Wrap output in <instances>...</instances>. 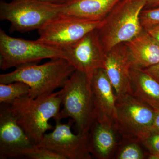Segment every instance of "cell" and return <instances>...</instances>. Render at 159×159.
Returning a JSON list of instances; mask_svg holds the SVG:
<instances>
[{
    "label": "cell",
    "instance_id": "20",
    "mask_svg": "<svg viewBox=\"0 0 159 159\" xmlns=\"http://www.w3.org/2000/svg\"><path fill=\"white\" fill-rule=\"evenodd\" d=\"M31 159H66L61 155L44 147L35 145L21 152L20 157Z\"/></svg>",
    "mask_w": 159,
    "mask_h": 159
},
{
    "label": "cell",
    "instance_id": "21",
    "mask_svg": "<svg viewBox=\"0 0 159 159\" xmlns=\"http://www.w3.org/2000/svg\"><path fill=\"white\" fill-rule=\"evenodd\" d=\"M141 143L149 152L148 158L159 159V132H150Z\"/></svg>",
    "mask_w": 159,
    "mask_h": 159
},
{
    "label": "cell",
    "instance_id": "13",
    "mask_svg": "<svg viewBox=\"0 0 159 159\" xmlns=\"http://www.w3.org/2000/svg\"><path fill=\"white\" fill-rule=\"evenodd\" d=\"M91 82L96 120L115 126L116 96L104 68L94 72Z\"/></svg>",
    "mask_w": 159,
    "mask_h": 159
},
{
    "label": "cell",
    "instance_id": "3",
    "mask_svg": "<svg viewBox=\"0 0 159 159\" xmlns=\"http://www.w3.org/2000/svg\"><path fill=\"white\" fill-rule=\"evenodd\" d=\"M60 91L63 108L56 119L71 118L77 133L88 134L96 121L91 78L76 70Z\"/></svg>",
    "mask_w": 159,
    "mask_h": 159
},
{
    "label": "cell",
    "instance_id": "4",
    "mask_svg": "<svg viewBox=\"0 0 159 159\" xmlns=\"http://www.w3.org/2000/svg\"><path fill=\"white\" fill-rule=\"evenodd\" d=\"M145 0H121L110 11L97 29L106 53L114 47L129 41L143 30L140 15Z\"/></svg>",
    "mask_w": 159,
    "mask_h": 159
},
{
    "label": "cell",
    "instance_id": "16",
    "mask_svg": "<svg viewBox=\"0 0 159 159\" xmlns=\"http://www.w3.org/2000/svg\"><path fill=\"white\" fill-rule=\"evenodd\" d=\"M121 0H64L62 14L102 21Z\"/></svg>",
    "mask_w": 159,
    "mask_h": 159
},
{
    "label": "cell",
    "instance_id": "5",
    "mask_svg": "<svg viewBox=\"0 0 159 159\" xmlns=\"http://www.w3.org/2000/svg\"><path fill=\"white\" fill-rule=\"evenodd\" d=\"M65 5L39 0L0 2V20L11 23L10 30L21 33L39 30L46 23L63 13Z\"/></svg>",
    "mask_w": 159,
    "mask_h": 159
},
{
    "label": "cell",
    "instance_id": "9",
    "mask_svg": "<svg viewBox=\"0 0 159 159\" xmlns=\"http://www.w3.org/2000/svg\"><path fill=\"white\" fill-rule=\"evenodd\" d=\"M55 126L51 132L46 133L35 145L49 148L61 155L66 159H91L89 148V134H74L71 131L74 122L70 119L66 123L56 119Z\"/></svg>",
    "mask_w": 159,
    "mask_h": 159
},
{
    "label": "cell",
    "instance_id": "26",
    "mask_svg": "<svg viewBox=\"0 0 159 159\" xmlns=\"http://www.w3.org/2000/svg\"><path fill=\"white\" fill-rule=\"evenodd\" d=\"M159 6V0H145L144 9H150Z\"/></svg>",
    "mask_w": 159,
    "mask_h": 159
},
{
    "label": "cell",
    "instance_id": "25",
    "mask_svg": "<svg viewBox=\"0 0 159 159\" xmlns=\"http://www.w3.org/2000/svg\"><path fill=\"white\" fill-rule=\"evenodd\" d=\"M146 31L159 43V25L152 27Z\"/></svg>",
    "mask_w": 159,
    "mask_h": 159
},
{
    "label": "cell",
    "instance_id": "1",
    "mask_svg": "<svg viewBox=\"0 0 159 159\" xmlns=\"http://www.w3.org/2000/svg\"><path fill=\"white\" fill-rule=\"evenodd\" d=\"M31 142L36 145L54 127L49 123L57 118L61 105V91L35 98L24 96L5 104Z\"/></svg>",
    "mask_w": 159,
    "mask_h": 159
},
{
    "label": "cell",
    "instance_id": "6",
    "mask_svg": "<svg viewBox=\"0 0 159 159\" xmlns=\"http://www.w3.org/2000/svg\"><path fill=\"white\" fill-rule=\"evenodd\" d=\"M63 57V52L58 48L35 40L9 36L0 29V68L6 70L12 67L36 63L45 59Z\"/></svg>",
    "mask_w": 159,
    "mask_h": 159
},
{
    "label": "cell",
    "instance_id": "11",
    "mask_svg": "<svg viewBox=\"0 0 159 159\" xmlns=\"http://www.w3.org/2000/svg\"><path fill=\"white\" fill-rule=\"evenodd\" d=\"M132 66L125 43L117 45L106 53L104 69L117 98L132 95L130 70Z\"/></svg>",
    "mask_w": 159,
    "mask_h": 159
},
{
    "label": "cell",
    "instance_id": "15",
    "mask_svg": "<svg viewBox=\"0 0 159 159\" xmlns=\"http://www.w3.org/2000/svg\"><path fill=\"white\" fill-rule=\"evenodd\" d=\"M125 44L133 66L145 69L159 62V43L145 29Z\"/></svg>",
    "mask_w": 159,
    "mask_h": 159
},
{
    "label": "cell",
    "instance_id": "24",
    "mask_svg": "<svg viewBox=\"0 0 159 159\" xmlns=\"http://www.w3.org/2000/svg\"><path fill=\"white\" fill-rule=\"evenodd\" d=\"M151 131L159 132V110L155 111L154 117L151 130Z\"/></svg>",
    "mask_w": 159,
    "mask_h": 159
},
{
    "label": "cell",
    "instance_id": "18",
    "mask_svg": "<svg viewBox=\"0 0 159 159\" xmlns=\"http://www.w3.org/2000/svg\"><path fill=\"white\" fill-rule=\"evenodd\" d=\"M141 144L138 140L122 138L113 159H144L148 157V154L143 150Z\"/></svg>",
    "mask_w": 159,
    "mask_h": 159
},
{
    "label": "cell",
    "instance_id": "7",
    "mask_svg": "<svg viewBox=\"0 0 159 159\" xmlns=\"http://www.w3.org/2000/svg\"><path fill=\"white\" fill-rule=\"evenodd\" d=\"M115 126L122 138L141 142L150 133L155 111L131 94L116 97Z\"/></svg>",
    "mask_w": 159,
    "mask_h": 159
},
{
    "label": "cell",
    "instance_id": "8",
    "mask_svg": "<svg viewBox=\"0 0 159 159\" xmlns=\"http://www.w3.org/2000/svg\"><path fill=\"white\" fill-rule=\"evenodd\" d=\"M102 23L103 20L61 14L38 30L39 37L37 40L62 49L77 42L89 32L99 29Z\"/></svg>",
    "mask_w": 159,
    "mask_h": 159
},
{
    "label": "cell",
    "instance_id": "2",
    "mask_svg": "<svg viewBox=\"0 0 159 159\" xmlns=\"http://www.w3.org/2000/svg\"><path fill=\"white\" fill-rule=\"evenodd\" d=\"M75 70L65 58H54L43 64L25 65L17 67L10 73L1 74L0 83H25L30 87L29 97L35 98L62 88Z\"/></svg>",
    "mask_w": 159,
    "mask_h": 159
},
{
    "label": "cell",
    "instance_id": "23",
    "mask_svg": "<svg viewBox=\"0 0 159 159\" xmlns=\"http://www.w3.org/2000/svg\"><path fill=\"white\" fill-rule=\"evenodd\" d=\"M144 70L159 83V62L155 65Z\"/></svg>",
    "mask_w": 159,
    "mask_h": 159
},
{
    "label": "cell",
    "instance_id": "14",
    "mask_svg": "<svg viewBox=\"0 0 159 159\" xmlns=\"http://www.w3.org/2000/svg\"><path fill=\"white\" fill-rule=\"evenodd\" d=\"M114 125L96 120L89 132V148L98 159H113L119 142Z\"/></svg>",
    "mask_w": 159,
    "mask_h": 159
},
{
    "label": "cell",
    "instance_id": "12",
    "mask_svg": "<svg viewBox=\"0 0 159 159\" xmlns=\"http://www.w3.org/2000/svg\"><path fill=\"white\" fill-rule=\"evenodd\" d=\"M5 104L0 105V159L20 157L34 145Z\"/></svg>",
    "mask_w": 159,
    "mask_h": 159
},
{
    "label": "cell",
    "instance_id": "10",
    "mask_svg": "<svg viewBox=\"0 0 159 159\" xmlns=\"http://www.w3.org/2000/svg\"><path fill=\"white\" fill-rule=\"evenodd\" d=\"M61 50L64 58L75 70L84 73L89 78L98 69L104 68L106 53L99 40L97 29Z\"/></svg>",
    "mask_w": 159,
    "mask_h": 159
},
{
    "label": "cell",
    "instance_id": "17",
    "mask_svg": "<svg viewBox=\"0 0 159 159\" xmlns=\"http://www.w3.org/2000/svg\"><path fill=\"white\" fill-rule=\"evenodd\" d=\"M131 89L134 97L159 110V83L144 70L132 66L130 70Z\"/></svg>",
    "mask_w": 159,
    "mask_h": 159
},
{
    "label": "cell",
    "instance_id": "27",
    "mask_svg": "<svg viewBox=\"0 0 159 159\" xmlns=\"http://www.w3.org/2000/svg\"><path fill=\"white\" fill-rule=\"evenodd\" d=\"M46 2L54 3V4H62L64 0H39Z\"/></svg>",
    "mask_w": 159,
    "mask_h": 159
},
{
    "label": "cell",
    "instance_id": "22",
    "mask_svg": "<svg viewBox=\"0 0 159 159\" xmlns=\"http://www.w3.org/2000/svg\"><path fill=\"white\" fill-rule=\"evenodd\" d=\"M140 22L145 30L159 25V6L150 9H144L140 15Z\"/></svg>",
    "mask_w": 159,
    "mask_h": 159
},
{
    "label": "cell",
    "instance_id": "19",
    "mask_svg": "<svg viewBox=\"0 0 159 159\" xmlns=\"http://www.w3.org/2000/svg\"><path fill=\"white\" fill-rule=\"evenodd\" d=\"M30 90L28 84L20 81L0 83V104H8L15 99L29 95Z\"/></svg>",
    "mask_w": 159,
    "mask_h": 159
}]
</instances>
